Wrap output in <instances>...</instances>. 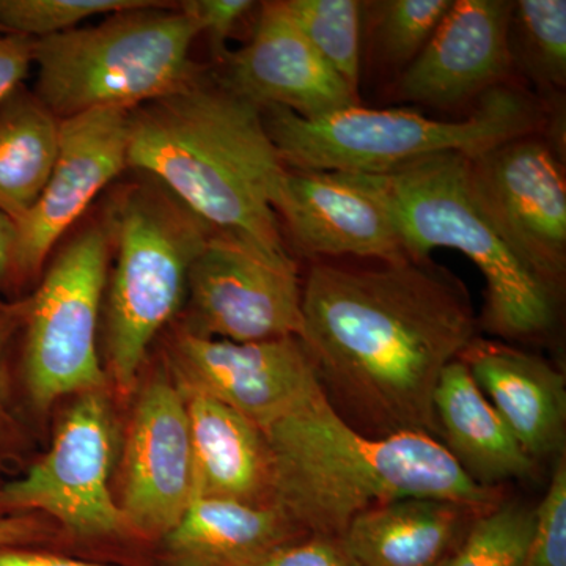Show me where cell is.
<instances>
[{
    "instance_id": "1",
    "label": "cell",
    "mask_w": 566,
    "mask_h": 566,
    "mask_svg": "<svg viewBox=\"0 0 566 566\" xmlns=\"http://www.w3.org/2000/svg\"><path fill=\"white\" fill-rule=\"evenodd\" d=\"M301 333L324 394L375 436L439 434L442 371L475 340L461 283L430 260H319L303 282Z\"/></svg>"
},
{
    "instance_id": "2",
    "label": "cell",
    "mask_w": 566,
    "mask_h": 566,
    "mask_svg": "<svg viewBox=\"0 0 566 566\" xmlns=\"http://www.w3.org/2000/svg\"><path fill=\"white\" fill-rule=\"evenodd\" d=\"M271 506L303 535L342 536L354 517L406 497H434L485 512L494 488L479 485L433 436H370L314 398L263 431Z\"/></svg>"
},
{
    "instance_id": "3",
    "label": "cell",
    "mask_w": 566,
    "mask_h": 566,
    "mask_svg": "<svg viewBox=\"0 0 566 566\" xmlns=\"http://www.w3.org/2000/svg\"><path fill=\"white\" fill-rule=\"evenodd\" d=\"M128 133V170L161 182L212 229L286 251L275 214L286 167L259 106L200 71L129 111Z\"/></svg>"
},
{
    "instance_id": "4",
    "label": "cell",
    "mask_w": 566,
    "mask_h": 566,
    "mask_svg": "<svg viewBox=\"0 0 566 566\" xmlns=\"http://www.w3.org/2000/svg\"><path fill=\"white\" fill-rule=\"evenodd\" d=\"M262 115L286 169L374 177L444 153L474 158L504 142L542 132L547 120L543 104L509 82L480 96L464 120H436L411 109H368L360 104L312 120L277 106L263 107Z\"/></svg>"
},
{
    "instance_id": "5",
    "label": "cell",
    "mask_w": 566,
    "mask_h": 566,
    "mask_svg": "<svg viewBox=\"0 0 566 566\" xmlns=\"http://www.w3.org/2000/svg\"><path fill=\"white\" fill-rule=\"evenodd\" d=\"M111 192L103 211L114 268L104 308L107 367L132 389L151 342L186 301L188 274L216 229L145 174Z\"/></svg>"
},
{
    "instance_id": "6",
    "label": "cell",
    "mask_w": 566,
    "mask_h": 566,
    "mask_svg": "<svg viewBox=\"0 0 566 566\" xmlns=\"http://www.w3.org/2000/svg\"><path fill=\"white\" fill-rule=\"evenodd\" d=\"M107 14L92 28L33 40L36 98L59 118L102 109L133 111L191 82L200 35L175 3Z\"/></svg>"
},
{
    "instance_id": "7",
    "label": "cell",
    "mask_w": 566,
    "mask_h": 566,
    "mask_svg": "<svg viewBox=\"0 0 566 566\" xmlns=\"http://www.w3.org/2000/svg\"><path fill=\"white\" fill-rule=\"evenodd\" d=\"M409 260L427 262L434 249H455L486 282L483 324L509 340L543 335L554 323V294L513 255L472 199L468 158L428 156L382 175Z\"/></svg>"
},
{
    "instance_id": "8",
    "label": "cell",
    "mask_w": 566,
    "mask_h": 566,
    "mask_svg": "<svg viewBox=\"0 0 566 566\" xmlns=\"http://www.w3.org/2000/svg\"><path fill=\"white\" fill-rule=\"evenodd\" d=\"M112 245L103 218L85 223L48 264L29 294L21 375L29 401L46 411L65 395L104 390L98 326Z\"/></svg>"
},
{
    "instance_id": "9",
    "label": "cell",
    "mask_w": 566,
    "mask_h": 566,
    "mask_svg": "<svg viewBox=\"0 0 566 566\" xmlns=\"http://www.w3.org/2000/svg\"><path fill=\"white\" fill-rule=\"evenodd\" d=\"M180 331L249 344L297 337L303 282L289 251L244 233L214 230L188 274Z\"/></svg>"
},
{
    "instance_id": "10",
    "label": "cell",
    "mask_w": 566,
    "mask_h": 566,
    "mask_svg": "<svg viewBox=\"0 0 566 566\" xmlns=\"http://www.w3.org/2000/svg\"><path fill=\"white\" fill-rule=\"evenodd\" d=\"M114 441V415L104 390L77 395L46 455L0 485V515L41 512L87 542L132 535L111 493Z\"/></svg>"
},
{
    "instance_id": "11",
    "label": "cell",
    "mask_w": 566,
    "mask_h": 566,
    "mask_svg": "<svg viewBox=\"0 0 566 566\" xmlns=\"http://www.w3.org/2000/svg\"><path fill=\"white\" fill-rule=\"evenodd\" d=\"M472 199L506 248L556 296L566 274V188L538 133L468 158Z\"/></svg>"
},
{
    "instance_id": "12",
    "label": "cell",
    "mask_w": 566,
    "mask_h": 566,
    "mask_svg": "<svg viewBox=\"0 0 566 566\" xmlns=\"http://www.w3.org/2000/svg\"><path fill=\"white\" fill-rule=\"evenodd\" d=\"M167 364L181 390L219 401L262 431L323 392L297 337L237 344L178 329Z\"/></svg>"
},
{
    "instance_id": "13",
    "label": "cell",
    "mask_w": 566,
    "mask_h": 566,
    "mask_svg": "<svg viewBox=\"0 0 566 566\" xmlns=\"http://www.w3.org/2000/svg\"><path fill=\"white\" fill-rule=\"evenodd\" d=\"M275 214L294 249L311 259H408L381 178L286 169Z\"/></svg>"
},
{
    "instance_id": "14",
    "label": "cell",
    "mask_w": 566,
    "mask_h": 566,
    "mask_svg": "<svg viewBox=\"0 0 566 566\" xmlns=\"http://www.w3.org/2000/svg\"><path fill=\"white\" fill-rule=\"evenodd\" d=\"M129 111L85 112L61 122L57 161L39 202L14 222L13 290L39 277L93 200L128 170Z\"/></svg>"
},
{
    "instance_id": "15",
    "label": "cell",
    "mask_w": 566,
    "mask_h": 566,
    "mask_svg": "<svg viewBox=\"0 0 566 566\" xmlns=\"http://www.w3.org/2000/svg\"><path fill=\"white\" fill-rule=\"evenodd\" d=\"M120 506L132 535L159 539L193 499L188 411L180 387L158 375L139 395L123 455Z\"/></svg>"
},
{
    "instance_id": "16",
    "label": "cell",
    "mask_w": 566,
    "mask_h": 566,
    "mask_svg": "<svg viewBox=\"0 0 566 566\" xmlns=\"http://www.w3.org/2000/svg\"><path fill=\"white\" fill-rule=\"evenodd\" d=\"M221 63L219 80L260 109L283 107L312 120L360 104L305 39L283 0L262 3L252 39Z\"/></svg>"
},
{
    "instance_id": "17",
    "label": "cell",
    "mask_w": 566,
    "mask_h": 566,
    "mask_svg": "<svg viewBox=\"0 0 566 566\" xmlns=\"http://www.w3.org/2000/svg\"><path fill=\"white\" fill-rule=\"evenodd\" d=\"M512 9L510 0H453L427 46L398 74V98L449 109L505 84Z\"/></svg>"
},
{
    "instance_id": "18",
    "label": "cell",
    "mask_w": 566,
    "mask_h": 566,
    "mask_svg": "<svg viewBox=\"0 0 566 566\" xmlns=\"http://www.w3.org/2000/svg\"><path fill=\"white\" fill-rule=\"evenodd\" d=\"M461 360L528 455L536 461L562 449L566 382L560 371L534 354L476 338Z\"/></svg>"
},
{
    "instance_id": "19",
    "label": "cell",
    "mask_w": 566,
    "mask_h": 566,
    "mask_svg": "<svg viewBox=\"0 0 566 566\" xmlns=\"http://www.w3.org/2000/svg\"><path fill=\"white\" fill-rule=\"evenodd\" d=\"M433 406L442 446L469 479L494 488L532 475L534 458L495 412L461 357L442 371Z\"/></svg>"
},
{
    "instance_id": "20",
    "label": "cell",
    "mask_w": 566,
    "mask_h": 566,
    "mask_svg": "<svg viewBox=\"0 0 566 566\" xmlns=\"http://www.w3.org/2000/svg\"><path fill=\"white\" fill-rule=\"evenodd\" d=\"M305 536L274 506L222 497H193L163 536L164 566H248Z\"/></svg>"
},
{
    "instance_id": "21",
    "label": "cell",
    "mask_w": 566,
    "mask_h": 566,
    "mask_svg": "<svg viewBox=\"0 0 566 566\" xmlns=\"http://www.w3.org/2000/svg\"><path fill=\"white\" fill-rule=\"evenodd\" d=\"M474 512L442 499L406 497L360 513L340 538L360 566H439Z\"/></svg>"
},
{
    "instance_id": "22",
    "label": "cell",
    "mask_w": 566,
    "mask_h": 566,
    "mask_svg": "<svg viewBox=\"0 0 566 566\" xmlns=\"http://www.w3.org/2000/svg\"><path fill=\"white\" fill-rule=\"evenodd\" d=\"M181 392L191 433L193 497L260 504L270 488V452L263 431L219 401Z\"/></svg>"
},
{
    "instance_id": "23",
    "label": "cell",
    "mask_w": 566,
    "mask_h": 566,
    "mask_svg": "<svg viewBox=\"0 0 566 566\" xmlns=\"http://www.w3.org/2000/svg\"><path fill=\"white\" fill-rule=\"evenodd\" d=\"M61 122L24 84L0 103V211L13 222L35 207L50 181Z\"/></svg>"
},
{
    "instance_id": "24",
    "label": "cell",
    "mask_w": 566,
    "mask_h": 566,
    "mask_svg": "<svg viewBox=\"0 0 566 566\" xmlns=\"http://www.w3.org/2000/svg\"><path fill=\"white\" fill-rule=\"evenodd\" d=\"M512 65L546 88L566 82L565 0L513 2L509 29Z\"/></svg>"
},
{
    "instance_id": "25",
    "label": "cell",
    "mask_w": 566,
    "mask_h": 566,
    "mask_svg": "<svg viewBox=\"0 0 566 566\" xmlns=\"http://www.w3.org/2000/svg\"><path fill=\"white\" fill-rule=\"evenodd\" d=\"M315 51L359 95L364 2L357 0H283Z\"/></svg>"
},
{
    "instance_id": "26",
    "label": "cell",
    "mask_w": 566,
    "mask_h": 566,
    "mask_svg": "<svg viewBox=\"0 0 566 566\" xmlns=\"http://www.w3.org/2000/svg\"><path fill=\"white\" fill-rule=\"evenodd\" d=\"M453 0H376L364 2V28L378 63L400 74L441 24Z\"/></svg>"
},
{
    "instance_id": "27",
    "label": "cell",
    "mask_w": 566,
    "mask_h": 566,
    "mask_svg": "<svg viewBox=\"0 0 566 566\" xmlns=\"http://www.w3.org/2000/svg\"><path fill=\"white\" fill-rule=\"evenodd\" d=\"M532 528L534 510L513 502L491 506L439 566H523Z\"/></svg>"
},
{
    "instance_id": "28",
    "label": "cell",
    "mask_w": 566,
    "mask_h": 566,
    "mask_svg": "<svg viewBox=\"0 0 566 566\" xmlns=\"http://www.w3.org/2000/svg\"><path fill=\"white\" fill-rule=\"evenodd\" d=\"M155 0H0V25L7 33L40 40L73 31L82 21L142 9Z\"/></svg>"
},
{
    "instance_id": "29",
    "label": "cell",
    "mask_w": 566,
    "mask_h": 566,
    "mask_svg": "<svg viewBox=\"0 0 566 566\" xmlns=\"http://www.w3.org/2000/svg\"><path fill=\"white\" fill-rule=\"evenodd\" d=\"M523 566H566V463L558 461L545 497L534 510V528Z\"/></svg>"
},
{
    "instance_id": "30",
    "label": "cell",
    "mask_w": 566,
    "mask_h": 566,
    "mask_svg": "<svg viewBox=\"0 0 566 566\" xmlns=\"http://www.w3.org/2000/svg\"><path fill=\"white\" fill-rule=\"evenodd\" d=\"M28 308L29 296L0 301V458L14 455L20 441L11 409L10 357L20 340Z\"/></svg>"
},
{
    "instance_id": "31",
    "label": "cell",
    "mask_w": 566,
    "mask_h": 566,
    "mask_svg": "<svg viewBox=\"0 0 566 566\" xmlns=\"http://www.w3.org/2000/svg\"><path fill=\"white\" fill-rule=\"evenodd\" d=\"M248 566H360L340 536L305 535L251 562Z\"/></svg>"
},
{
    "instance_id": "32",
    "label": "cell",
    "mask_w": 566,
    "mask_h": 566,
    "mask_svg": "<svg viewBox=\"0 0 566 566\" xmlns=\"http://www.w3.org/2000/svg\"><path fill=\"white\" fill-rule=\"evenodd\" d=\"M178 7L196 22L200 35L205 33L208 36L212 54L222 62L229 54L227 40L256 3L252 0H186Z\"/></svg>"
},
{
    "instance_id": "33",
    "label": "cell",
    "mask_w": 566,
    "mask_h": 566,
    "mask_svg": "<svg viewBox=\"0 0 566 566\" xmlns=\"http://www.w3.org/2000/svg\"><path fill=\"white\" fill-rule=\"evenodd\" d=\"M33 65V39L0 33V103L24 84Z\"/></svg>"
},
{
    "instance_id": "34",
    "label": "cell",
    "mask_w": 566,
    "mask_h": 566,
    "mask_svg": "<svg viewBox=\"0 0 566 566\" xmlns=\"http://www.w3.org/2000/svg\"><path fill=\"white\" fill-rule=\"evenodd\" d=\"M0 566H129L82 560L35 549L33 546L0 547Z\"/></svg>"
},
{
    "instance_id": "35",
    "label": "cell",
    "mask_w": 566,
    "mask_h": 566,
    "mask_svg": "<svg viewBox=\"0 0 566 566\" xmlns=\"http://www.w3.org/2000/svg\"><path fill=\"white\" fill-rule=\"evenodd\" d=\"M48 531L35 515H0V547L33 546Z\"/></svg>"
},
{
    "instance_id": "36",
    "label": "cell",
    "mask_w": 566,
    "mask_h": 566,
    "mask_svg": "<svg viewBox=\"0 0 566 566\" xmlns=\"http://www.w3.org/2000/svg\"><path fill=\"white\" fill-rule=\"evenodd\" d=\"M14 240V222L0 211V290H13Z\"/></svg>"
},
{
    "instance_id": "37",
    "label": "cell",
    "mask_w": 566,
    "mask_h": 566,
    "mask_svg": "<svg viewBox=\"0 0 566 566\" xmlns=\"http://www.w3.org/2000/svg\"><path fill=\"white\" fill-rule=\"evenodd\" d=\"M0 33H7L6 29H3L2 25H0Z\"/></svg>"
}]
</instances>
